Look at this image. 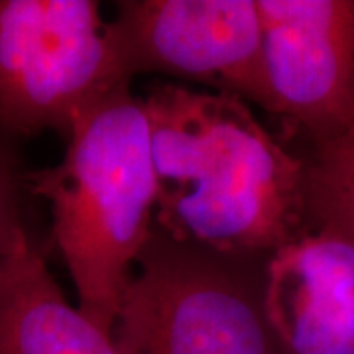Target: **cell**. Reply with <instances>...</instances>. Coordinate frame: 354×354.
I'll list each match as a JSON object with an SVG mask.
<instances>
[{
    "label": "cell",
    "mask_w": 354,
    "mask_h": 354,
    "mask_svg": "<svg viewBox=\"0 0 354 354\" xmlns=\"http://www.w3.org/2000/svg\"><path fill=\"white\" fill-rule=\"evenodd\" d=\"M301 156L307 225H329L354 236V127Z\"/></svg>",
    "instance_id": "9c48e42d"
},
{
    "label": "cell",
    "mask_w": 354,
    "mask_h": 354,
    "mask_svg": "<svg viewBox=\"0 0 354 354\" xmlns=\"http://www.w3.org/2000/svg\"><path fill=\"white\" fill-rule=\"evenodd\" d=\"M130 87L95 0H0V130L69 138L77 118Z\"/></svg>",
    "instance_id": "277c9868"
},
{
    "label": "cell",
    "mask_w": 354,
    "mask_h": 354,
    "mask_svg": "<svg viewBox=\"0 0 354 354\" xmlns=\"http://www.w3.org/2000/svg\"><path fill=\"white\" fill-rule=\"evenodd\" d=\"M262 304L278 354H354V236L307 225L264 260Z\"/></svg>",
    "instance_id": "52a82bcc"
},
{
    "label": "cell",
    "mask_w": 354,
    "mask_h": 354,
    "mask_svg": "<svg viewBox=\"0 0 354 354\" xmlns=\"http://www.w3.org/2000/svg\"><path fill=\"white\" fill-rule=\"evenodd\" d=\"M272 114L307 150L354 127V0H258Z\"/></svg>",
    "instance_id": "8992f818"
},
{
    "label": "cell",
    "mask_w": 354,
    "mask_h": 354,
    "mask_svg": "<svg viewBox=\"0 0 354 354\" xmlns=\"http://www.w3.org/2000/svg\"><path fill=\"white\" fill-rule=\"evenodd\" d=\"M109 26L128 79L197 83L272 114L258 0H127Z\"/></svg>",
    "instance_id": "5b68a950"
},
{
    "label": "cell",
    "mask_w": 354,
    "mask_h": 354,
    "mask_svg": "<svg viewBox=\"0 0 354 354\" xmlns=\"http://www.w3.org/2000/svg\"><path fill=\"white\" fill-rule=\"evenodd\" d=\"M22 176L6 144V132L0 130V254L4 252L26 227L20 209Z\"/></svg>",
    "instance_id": "30bf717a"
},
{
    "label": "cell",
    "mask_w": 354,
    "mask_h": 354,
    "mask_svg": "<svg viewBox=\"0 0 354 354\" xmlns=\"http://www.w3.org/2000/svg\"><path fill=\"white\" fill-rule=\"evenodd\" d=\"M156 227L209 252L266 260L307 227L305 160L236 97L153 81Z\"/></svg>",
    "instance_id": "6da1fadb"
},
{
    "label": "cell",
    "mask_w": 354,
    "mask_h": 354,
    "mask_svg": "<svg viewBox=\"0 0 354 354\" xmlns=\"http://www.w3.org/2000/svg\"><path fill=\"white\" fill-rule=\"evenodd\" d=\"M62 164L26 183L50 203L51 236L81 313L113 335L140 254L156 227L150 128L142 97L114 91L71 128Z\"/></svg>",
    "instance_id": "7a4b0ae2"
},
{
    "label": "cell",
    "mask_w": 354,
    "mask_h": 354,
    "mask_svg": "<svg viewBox=\"0 0 354 354\" xmlns=\"http://www.w3.org/2000/svg\"><path fill=\"white\" fill-rule=\"evenodd\" d=\"M264 260L167 239L153 227L113 327L120 354H278L262 304Z\"/></svg>",
    "instance_id": "3957f363"
},
{
    "label": "cell",
    "mask_w": 354,
    "mask_h": 354,
    "mask_svg": "<svg viewBox=\"0 0 354 354\" xmlns=\"http://www.w3.org/2000/svg\"><path fill=\"white\" fill-rule=\"evenodd\" d=\"M0 354H120L67 301L28 230L0 254Z\"/></svg>",
    "instance_id": "ba28073f"
}]
</instances>
